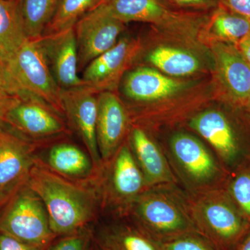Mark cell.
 Wrapping results in <instances>:
<instances>
[{
  "mask_svg": "<svg viewBox=\"0 0 250 250\" xmlns=\"http://www.w3.org/2000/svg\"><path fill=\"white\" fill-rule=\"evenodd\" d=\"M0 233L45 248L57 237L51 229L43 202L27 183L8 202L0 215Z\"/></svg>",
  "mask_w": 250,
  "mask_h": 250,
  "instance_id": "obj_6",
  "label": "cell"
},
{
  "mask_svg": "<svg viewBox=\"0 0 250 250\" xmlns=\"http://www.w3.org/2000/svg\"><path fill=\"white\" fill-rule=\"evenodd\" d=\"M223 188L250 225V161L231 172Z\"/></svg>",
  "mask_w": 250,
  "mask_h": 250,
  "instance_id": "obj_27",
  "label": "cell"
},
{
  "mask_svg": "<svg viewBox=\"0 0 250 250\" xmlns=\"http://www.w3.org/2000/svg\"><path fill=\"white\" fill-rule=\"evenodd\" d=\"M209 27L216 37L238 43L250 30V19L219 5L210 18Z\"/></svg>",
  "mask_w": 250,
  "mask_h": 250,
  "instance_id": "obj_26",
  "label": "cell"
},
{
  "mask_svg": "<svg viewBox=\"0 0 250 250\" xmlns=\"http://www.w3.org/2000/svg\"><path fill=\"white\" fill-rule=\"evenodd\" d=\"M33 145L0 123V207L27 184L36 162Z\"/></svg>",
  "mask_w": 250,
  "mask_h": 250,
  "instance_id": "obj_10",
  "label": "cell"
},
{
  "mask_svg": "<svg viewBox=\"0 0 250 250\" xmlns=\"http://www.w3.org/2000/svg\"><path fill=\"white\" fill-rule=\"evenodd\" d=\"M98 183L101 207L113 219L126 218L138 198L149 188L127 138L111 159L104 163Z\"/></svg>",
  "mask_w": 250,
  "mask_h": 250,
  "instance_id": "obj_5",
  "label": "cell"
},
{
  "mask_svg": "<svg viewBox=\"0 0 250 250\" xmlns=\"http://www.w3.org/2000/svg\"><path fill=\"white\" fill-rule=\"evenodd\" d=\"M18 2L27 39H41L58 0H18Z\"/></svg>",
  "mask_w": 250,
  "mask_h": 250,
  "instance_id": "obj_24",
  "label": "cell"
},
{
  "mask_svg": "<svg viewBox=\"0 0 250 250\" xmlns=\"http://www.w3.org/2000/svg\"><path fill=\"white\" fill-rule=\"evenodd\" d=\"M127 140L149 188L180 187L162 146L149 130L131 123Z\"/></svg>",
  "mask_w": 250,
  "mask_h": 250,
  "instance_id": "obj_13",
  "label": "cell"
},
{
  "mask_svg": "<svg viewBox=\"0 0 250 250\" xmlns=\"http://www.w3.org/2000/svg\"><path fill=\"white\" fill-rule=\"evenodd\" d=\"M236 250H250V232L241 242Z\"/></svg>",
  "mask_w": 250,
  "mask_h": 250,
  "instance_id": "obj_35",
  "label": "cell"
},
{
  "mask_svg": "<svg viewBox=\"0 0 250 250\" xmlns=\"http://www.w3.org/2000/svg\"><path fill=\"white\" fill-rule=\"evenodd\" d=\"M5 64L20 92H27L40 98L65 117L62 89L49 68L40 39H27Z\"/></svg>",
  "mask_w": 250,
  "mask_h": 250,
  "instance_id": "obj_7",
  "label": "cell"
},
{
  "mask_svg": "<svg viewBox=\"0 0 250 250\" xmlns=\"http://www.w3.org/2000/svg\"><path fill=\"white\" fill-rule=\"evenodd\" d=\"M47 161L53 172L75 179L88 177L95 167L89 156L70 143H60L53 146L47 154Z\"/></svg>",
  "mask_w": 250,
  "mask_h": 250,
  "instance_id": "obj_22",
  "label": "cell"
},
{
  "mask_svg": "<svg viewBox=\"0 0 250 250\" xmlns=\"http://www.w3.org/2000/svg\"><path fill=\"white\" fill-rule=\"evenodd\" d=\"M19 92L6 64L0 59V121Z\"/></svg>",
  "mask_w": 250,
  "mask_h": 250,
  "instance_id": "obj_30",
  "label": "cell"
},
{
  "mask_svg": "<svg viewBox=\"0 0 250 250\" xmlns=\"http://www.w3.org/2000/svg\"><path fill=\"white\" fill-rule=\"evenodd\" d=\"M103 3L124 23L138 21L169 28H187L200 20L197 15L174 11L162 0H103Z\"/></svg>",
  "mask_w": 250,
  "mask_h": 250,
  "instance_id": "obj_15",
  "label": "cell"
},
{
  "mask_svg": "<svg viewBox=\"0 0 250 250\" xmlns=\"http://www.w3.org/2000/svg\"><path fill=\"white\" fill-rule=\"evenodd\" d=\"M124 28L103 2L81 18L75 26L79 70L116 45Z\"/></svg>",
  "mask_w": 250,
  "mask_h": 250,
  "instance_id": "obj_11",
  "label": "cell"
},
{
  "mask_svg": "<svg viewBox=\"0 0 250 250\" xmlns=\"http://www.w3.org/2000/svg\"><path fill=\"white\" fill-rule=\"evenodd\" d=\"M98 94L85 85L61 90L65 117L83 141L95 170L100 171L103 163L97 139Z\"/></svg>",
  "mask_w": 250,
  "mask_h": 250,
  "instance_id": "obj_12",
  "label": "cell"
},
{
  "mask_svg": "<svg viewBox=\"0 0 250 250\" xmlns=\"http://www.w3.org/2000/svg\"><path fill=\"white\" fill-rule=\"evenodd\" d=\"M166 4L184 9L207 10L218 4V0H162Z\"/></svg>",
  "mask_w": 250,
  "mask_h": 250,
  "instance_id": "obj_32",
  "label": "cell"
},
{
  "mask_svg": "<svg viewBox=\"0 0 250 250\" xmlns=\"http://www.w3.org/2000/svg\"><path fill=\"white\" fill-rule=\"evenodd\" d=\"M91 250H100L98 249V247L95 246V243H94V241H93V246H92Z\"/></svg>",
  "mask_w": 250,
  "mask_h": 250,
  "instance_id": "obj_36",
  "label": "cell"
},
{
  "mask_svg": "<svg viewBox=\"0 0 250 250\" xmlns=\"http://www.w3.org/2000/svg\"><path fill=\"white\" fill-rule=\"evenodd\" d=\"M218 4L250 19V0H218Z\"/></svg>",
  "mask_w": 250,
  "mask_h": 250,
  "instance_id": "obj_33",
  "label": "cell"
},
{
  "mask_svg": "<svg viewBox=\"0 0 250 250\" xmlns=\"http://www.w3.org/2000/svg\"><path fill=\"white\" fill-rule=\"evenodd\" d=\"M27 39L18 0H0V59L9 62Z\"/></svg>",
  "mask_w": 250,
  "mask_h": 250,
  "instance_id": "obj_21",
  "label": "cell"
},
{
  "mask_svg": "<svg viewBox=\"0 0 250 250\" xmlns=\"http://www.w3.org/2000/svg\"><path fill=\"white\" fill-rule=\"evenodd\" d=\"M188 126L210 148L229 173L250 161V146L243 142L230 118L215 108L194 113Z\"/></svg>",
  "mask_w": 250,
  "mask_h": 250,
  "instance_id": "obj_8",
  "label": "cell"
},
{
  "mask_svg": "<svg viewBox=\"0 0 250 250\" xmlns=\"http://www.w3.org/2000/svg\"><path fill=\"white\" fill-rule=\"evenodd\" d=\"M93 245V229L88 227L57 237L45 250H91Z\"/></svg>",
  "mask_w": 250,
  "mask_h": 250,
  "instance_id": "obj_28",
  "label": "cell"
},
{
  "mask_svg": "<svg viewBox=\"0 0 250 250\" xmlns=\"http://www.w3.org/2000/svg\"><path fill=\"white\" fill-rule=\"evenodd\" d=\"M147 59L153 65L170 76H187L200 68V62L193 54L175 47H157L149 54Z\"/></svg>",
  "mask_w": 250,
  "mask_h": 250,
  "instance_id": "obj_23",
  "label": "cell"
},
{
  "mask_svg": "<svg viewBox=\"0 0 250 250\" xmlns=\"http://www.w3.org/2000/svg\"><path fill=\"white\" fill-rule=\"evenodd\" d=\"M138 49L139 44L136 41L121 39L85 67L82 78L83 83L98 93L113 91Z\"/></svg>",
  "mask_w": 250,
  "mask_h": 250,
  "instance_id": "obj_17",
  "label": "cell"
},
{
  "mask_svg": "<svg viewBox=\"0 0 250 250\" xmlns=\"http://www.w3.org/2000/svg\"><path fill=\"white\" fill-rule=\"evenodd\" d=\"M103 0H58L55 11L44 31L43 36L52 35L75 27L77 22Z\"/></svg>",
  "mask_w": 250,
  "mask_h": 250,
  "instance_id": "obj_25",
  "label": "cell"
},
{
  "mask_svg": "<svg viewBox=\"0 0 250 250\" xmlns=\"http://www.w3.org/2000/svg\"><path fill=\"white\" fill-rule=\"evenodd\" d=\"M98 104L97 139L104 164L111 159L127 138L131 119L127 108L113 92L99 93Z\"/></svg>",
  "mask_w": 250,
  "mask_h": 250,
  "instance_id": "obj_14",
  "label": "cell"
},
{
  "mask_svg": "<svg viewBox=\"0 0 250 250\" xmlns=\"http://www.w3.org/2000/svg\"><path fill=\"white\" fill-rule=\"evenodd\" d=\"M219 72L233 98L243 104L250 103V66L239 49L231 44L214 47Z\"/></svg>",
  "mask_w": 250,
  "mask_h": 250,
  "instance_id": "obj_20",
  "label": "cell"
},
{
  "mask_svg": "<svg viewBox=\"0 0 250 250\" xmlns=\"http://www.w3.org/2000/svg\"><path fill=\"white\" fill-rule=\"evenodd\" d=\"M248 106H249L250 108V103H249V104H248Z\"/></svg>",
  "mask_w": 250,
  "mask_h": 250,
  "instance_id": "obj_37",
  "label": "cell"
},
{
  "mask_svg": "<svg viewBox=\"0 0 250 250\" xmlns=\"http://www.w3.org/2000/svg\"><path fill=\"white\" fill-rule=\"evenodd\" d=\"M183 88L182 82L149 67H139L125 77V96L139 104L158 103L173 96Z\"/></svg>",
  "mask_w": 250,
  "mask_h": 250,
  "instance_id": "obj_19",
  "label": "cell"
},
{
  "mask_svg": "<svg viewBox=\"0 0 250 250\" xmlns=\"http://www.w3.org/2000/svg\"><path fill=\"white\" fill-rule=\"evenodd\" d=\"M186 193L199 233L220 250H236L250 232V225L224 188Z\"/></svg>",
  "mask_w": 250,
  "mask_h": 250,
  "instance_id": "obj_4",
  "label": "cell"
},
{
  "mask_svg": "<svg viewBox=\"0 0 250 250\" xmlns=\"http://www.w3.org/2000/svg\"><path fill=\"white\" fill-rule=\"evenodd\" d=\"M161 243L164 250H220L198 232L188 233Z\"/></svg>",
  "mask_w": 250,
  "mask_h": 250,
  "instance_id": "obj_29",
  "label": "cell"
},
{
  "mask_svg": "<svg viewBox=\"0 0 250 250\" xmlns=\"http://www.w3.org/2000/svg\"><path fill=\"white\" fill-rule=\"evenodd\" d=\"M93 241L100 250H164L161 242L127 218H112L93 229Z\"/></svg>",
  "mask_w": 250,
  "mask_h": 250,
  "instance_id": "obj_18",
  "label": "cell"
},
{
  "mask_svg": "<svg viewBox=\"0 0 250 250\" xmlns=\"http://www.w3.org/2000/svg\"><path fill=\"white\" fill-rule=\"evenodd\" d=\"M0 123L31 143L67 132L62 115L43 100L24 91L20 92Z\"/></svg>",
  "mask_w": 250,
  "mask_h": 250,
  "instance_id": "obj_9",
  "label": "cell"
},
{
  "mask_svg": "<svg viewBox=\"0 0 250 250\" xmlns=\"http://www.w3.org/2000/svg\"><path fill=\"white\" fill-rule=\"evenodd\" d=\"M40 42L51 72L61 89L85 85L78 75L75 27L57 34L42 36Z\"/></svg>",
  "mask_w": 250,
  "mask_h": 250,
  "instance_id": "obj_16",
  "label": "cell"
},
{
  "mask_svg": "<svg viewBox=\"0 0 250 250\" xmlns=\"http://www.w3.org/2000/svg\"><path fill=\"white\" fill-rule=\"evenodd\" d=\"M46 248L28 244L14 237L0 233V250H45Z\"/></svg>",
  "mask_w": 250,
  "mask_h": 250,
  "instance_id": "obj_31",
  "label": "cell"
},
{
  "mask_svg": "<svg viewBox=\"0 0 250 250\" xmlns=\"http://www.w3.org/2000/svg\"><path fill=\"white\" fill-rule=\"evenodd\" d=\"M179 186L188 193L223 188L229 173L201 140L185 131H174L161 145Z\"/></svg>",
  "mask_w": 250,
  "mask_h": 250,
  "instance_id": "obj_3",
  "label": "cell"
},
{
  "mask_svg": "<svg viewBox=\"0 0 250 250\" xmlns=\"http://www.w3.org/2000/svg\"><path fill=\"white\" fill-rule=\"evenodd\" d=\"M27 185L39 195L57 237L88 228L101 207L100 190L72 183L36 161Z\"/></svg>",
  "mask_w": 250,
  "mask_h": 250,
  "instance_id": "obj_1",
  "label": "cell"
},
{
  "mask_svg": "<svg viewBox=\"0 0 250 250\" xmlns=\"http://www.w3.org/2000/svg\"><path fill=\"white\" fill-rule=\"evenodd\" d=\"M126 218L161 243L199 233L187 193L179 187L149 188L138 198Z\"/></svg>",
  "mask_w": 250,
  "mask_h": 250,
  "instance_id": "obj_2",
  "label": "cell"
},
{
  "mask_svg": "<svg viewBox=\"0 0 250 250\" xmlns=\"http://www.w3.org/2000/svg\"><path fill=\"white\" fill-rule=\"evenodd\" d=\"M238 49L250 66V30L238 42Z\"/></svg>",
  "mask_w": 250,
  "mask_h": 250,
  "instance_id": "obj_34",
  "label": "cell"
}]
</instances>
